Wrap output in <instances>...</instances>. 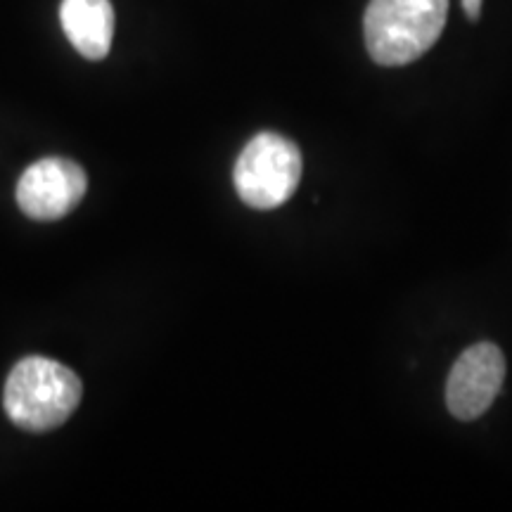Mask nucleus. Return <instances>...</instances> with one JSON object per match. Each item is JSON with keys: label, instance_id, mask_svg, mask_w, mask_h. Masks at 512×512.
<instances>
[{"label": "nucleus", "instance_id": "f257e3e1", "mask_svg": "<svg viewBox=\"0 0 512 512\" xmlns=\"http://www.w3.org/2000/svg\"><path fill=\"white\" fill-rule=\"evenodd\" d=\"M83 394L74 370L43 356L19 361L5 382V413L27 432H50L72 418Z\"/></svg>", "mask_w": 512, "mask_h": 512}, {"label": "nucleus", "instance_id": "f03ea898", "mask_svg": "<svg viewBox=\"0 0 512 512\" xmlns=\"http://www.w3.org/2000/svg\"><path fill=\"white\" fill-rule=\"evenodd\" d=\"M448 0H370L363 36L382 67H403L430 50L444 31Z\"/></svg>", "mask_w": 512, "mask_h": 512}, {"label": "nucleus", "instance_id": "7ed1b4c3", "mask_svg": "<svg viewBox=\"0 0 512 512\" xmlns=\"http://www.w3.org/2000/svg\"><path fill=\"white\" fill-rule=\"evenodd\" d=\"M235 190L247 207L275 209L285 204L302 181V152L278 133H259L235 162Z\"/></svg>", "mask_w": 512, "mask_h": 512}, {"label": "nucleus", "instance_id": "20e7f679", "mask_svg": "<svg viewBox=\"0 0 512 512\" xmlns=\"http://www.w3.org/2000/svg\"><path fill=\"white\" fill-rule=\"evenodd\" d=\"M88 188L86 171L72 159L46 157L34 162L17 183V204L29 219L57 221L79 207Z\"/></svg>", "mask_w": 512, "mask_h": 512}, {"label": "nucleus", "instance_id": "39448f33", "mask_svg": "<svg viewBox=\"0 0 512 512\" xmlns=\"http://www.w3.org/2000/svg\"><path fill=\"white\" fill-rule=\"evenodd\" d=\"M505 380L503 351L482 342L463 351L446 382V406L453 418L475 420L491 408Z\"/></svg>", "mask_w": 512, "mask_h": 512}, {"label": "nucleus", "instance_id": "423d86ee", "mask_svg": "<svg viewBox=\"0 0 512 512\" xmlns=\"http://www.w3.org/2000/svg\"><path fill=\"white\" fill-rule=\"evenodd\" d=\"M60 22L69 43L86 60H102L110 53L114 38L110 0H62Z\"/></svg>", "mask_w": 512, "mask_h": 512}, {"label": "nucleus", "instance_id": "0eeeda50", "mask_svg": "<svg viewBox=\"0 0 512 512\" xmlns=\"http://www.w3.org/2000/svg\"><path fill=\"white\" fill-rule=\"evenodd\" d=\"M463 10L470 19H479V12H482V0H463Z\"/></svg>", "mask_w": 512, "mask_h": 512}]
</instances>
